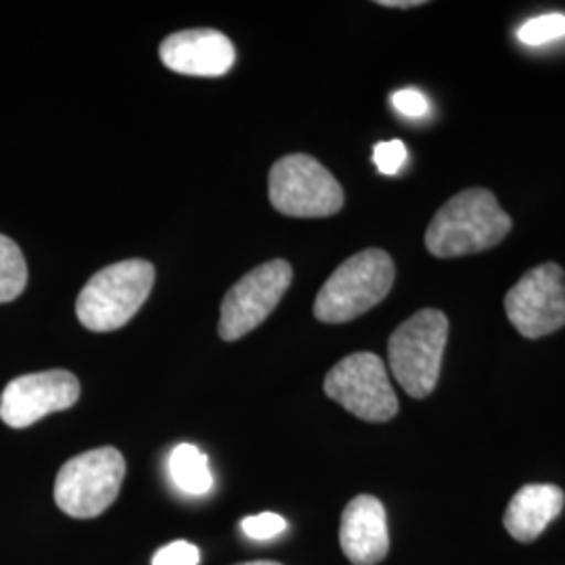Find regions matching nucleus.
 <instances>
[{"label": "nucleus", "mask_w": 565, "mask_h": 565, "mask_svg": "<svg viewBox=\"0 0 565 565\" xmlns=\"http://www.w3.org/2000/svg\"><path fill=\"white\" fill-rule=\"evenodd\" d=\"M511 218L488 189H465L436 212L425 247L436 258L480 254L505 239Z\"/></svg>", "instance_id": "f257e3e1"}, {"label": "nucleus", "mask_w": 565, "mask_h": 565, "mask_svg": "<svg viewBox=\"0 0 565 565\" xmlns=\"http://www.w3.org/2000/svg\"><path fill=\"white\" fill-rule=\"evenodd\" d=\"M394 277L396 268L387 252L364 249L327 279L315 300V317L323 323H348L382 302Z\"/></svg>", "instance_id": "f03ea898"}, {"label": "nucleus", "mask_w": 565, "mask_h": 565, "mask_svg": "<svg viewBox=\"0 0 565 565\" xmlns=\"http://www.w3.org/2000/svg\"><path fill=\"white\" fill-rule=\"evenodd\" d=\"M156 268L147 260H121L95 273L78 296L81 323L97 331H116L128 323L151 294Z\"/></svg>", "instance_id": "7ed1b4c3"}, {"label": "nucleus", "mask_w": 565, "mask_h": 565, "mask_svg": "<svg viewBox=\"0 0 565 565\" xmlns=\"http://www.w3.org/2000/svg\"><path fill=\"white\" fill-rule=\"evenodd\" d=\"M446 342L448 319L443 310L436 308L419 310L392 333L387 343V361L408 396L425 398L436 390Z\"/></svg>", "instance_id": "20e7f679"}, {"label": "nucleus", "mask_w": 565, "mask_h": 565, "mask_svg": "<svg viewBox=\"0 0 565 565\" xmlns=\"http://www.w3.org/2000/svg\"><path fill=\"white\" fill-rule=\"evenodd\" d=\"M126 461L118 448L103 446L63 465L55 478V503L76 520L99 518L120 494Z\"/></svg>", "instance_id": "39448f33"}, {"label": "nucleus", "mask_w": 565, "mask_h": 565, "mask_svg": "<svg viewBox=\"0 0 565 565\" xmlns=\"http://www.w3.org/2000/svg\"><path fill=\"white\" fill-rule=\"evenodd\" d=\"M268 198L273 207L285 216L324 218L342 210L343 189L323 163L294 153L270 168Z\"/></svg>", "instance_id": "423d86ee"}, {"label": "nucleus", "mask_w": 565, "mask_h": 565, "mask_svg": "<svg viewBox=\"0 0 565 565\" xmlns=\"http://www.w3.org/2000/svg\"><path fill=\"white\" fill-rule=\"evenodd\" d=\"M324 394L371 424H384L398 413V398L385 363L371 352L350 354L335 364L324 377Z\"/></svg>", "instance_id": "0eeeda50"}, {"label": "nucleus", "mask_w": 565, "mask_h": 565, "mask_svg": "<svg viewBox=\"0 0 565 565\" xmlns=\"http://www.w3.org/2000/svg\"><path fill=\"white\" fill-rule=\"evenodd\" d=\"M294 279V270L285 260H270L249 270L235 282L221 306L218 333L224 342H235L268 319L281 302Z\"/></svg>", "instance_id": "6e6552de"}, {"label": "nucleus", "mask_w": 565, "mask_h": 565, "mask_svg": "<svg viewBox=\"0 0 565 565\" xmlns=\"http://www.w3.org/2000/svg\"><path fill=\"white\" fill-rule=\"evenodd\" d=\"M507 317L527 338L539 340L565 324V270L555 263L527 270L505 298Z\"/></svg>", "instance_id": "1a4fd4ad"}, {"label": "nucleus", "mask_w": 565, "mask_h": 565, "mask_svg": "<svg viewBox=\"0 0 565 565\" xmlns=\"http://www.w3.org/2000/svg\"><path fill=\"white\" fill-rule=\"evenodd\" d=\"M78 398L81 382L70 371L53 369L21 375L2 390L0 419L13 429L30 427L51 413L74 406Z\"/></svg>", "instance_id": "9d476101"}, {"label": "nucleus", "mask_w": 565, "mask_h": 565, "mask_svg": "<svg viewBox=\"0 0 565 565\" xmlns=\"http://www.w3.org/2000/svg\"><path fill=\"white\" fill-rule=\"evenodd\" d=\"M160 57L177 74L216 78L233 67L235 49L223 32L200 28L168 36L160 46Z\"/></svg>", "instance_id": "9b49d317"}, {"label": "nucleus", "mask_w": 565, "mask_h": 565, "mask_svg": "<svg viewBox=\"0 0 565 565\" xmlns=\"http://www.w3.org/2000/svg\"><path fill=\"white\" fill-rule=\"evenodd\" d=\"M343 555L354 565H375L390 548L385 509L380 499L361 494L343 509L340 525Z\"/></svg>", "instance_id": "f8f14e48"}, {"label": "nucleus", "mask_w": 565, "mask_h": 565, "mask_svg": "<svg viewBox=\"0 0 565 565\" xmlns=\"http://www.w3.org/2000/svg\"><path fill=\"white\" fill-rule=\"evenodd\" d=\"M564 503L565 494L559 486H524L513 494L507 507L503 524L515 541L532 543L562 513Z\"/></svg>", "instance_id": "ddd939ff"}, {"label": "nucleus", "mask_w": 565, "mask_h": 565, "mask_svg": "<svg viewBox=\"0 0 565 565\" xmlns=\"http://www.w3.org/2000/svg\"><path fill=\"white\" fill-rule=\"evenodd\" d=\"M168 471L174 486L191 497H202L212 490L210 461L198 446L179 445L168 459Z\"/></svg>", "instance_id": "4468645a"}, {"label": "nucleus", "mask_w": 565, "mask_h": 565, "mask_svg": "<svg viewBox=\"0 0 565 565\" xmlns=\"http://www.w3.org/2000/svg\"><path fill=\"white\" fill-rule=\"evenodd\" d=\"M28 285V266L20 245L0 235V303L20 298Z\"/></svg>", "instance_id": "2eb2a0df"}, {"label": "nucleus", "mask_w": 565, "mask_h": 565, "mask_svg": "<svg viewBox=\"0 0 565 565\" xmlns=\"http://www.w3.org/2000/svg\"><path fill=\"white\" fill-rule=\"evenodd\" d=\"M565 36L564 13H548L539 15L534 20L525 21L518 30V39L527 46H541L545 42L557 41Z\"/></svg>", "instance_id": "dca6fc26"}, {"label": "nucleus", "mask_w": 565, "mask_h": 565, "mask_svg": "<svg viewBox=\"0 0 565 565\" xmlns=\"http://www.w3.org/2000/svg\"><path fill=\"white\" fill-rule=\"evenodd\" d=\"M242 530L245 536L254 541H270L287 530V522L277 513H258L252 518H245L242 522Z\"/></svg>", "instance_id": "f3484780"}, {"label": "nucleus", "mask_w": 565, "mask_h": 565, "mask_svg": "<svg viewBox=\"0 0 565 565\" xmlns=\"http://www.w3.org/2000/svg\"><path fill=\"white\" fill-rule=\"evenodd\" d=\"M408 153L403 141L394 139V141L377 142L373 149V162L377 166V170L385 177H394L403 170Z\"/></svg>", "instance_id": "a211bd4d"}, {"label": "nucleus", "mask_w": 565, "mask_h": 565, "mask_svg": "<svg viewBox=\"0 0 565 565\" xmlns=\"http://www.w3.org/2000/svg\"><path fill=\"white\" fill-rule=\"evenodd\" d=\"M200 564V551L198 546L177 541L163 546L162 551L156 553L151 565H198Z\"/></svg>", "instance_id": "6ab92c4d"}, {"label": "nucleus", "mask_w": 565, "mask_h": 565, "mask_svg": "<svg viewBox=\"0 0 565 565\" xmlns=\"http://www.w3.org/2000/svg\"><path fill=\"white\" fill-rule=\"evenodd\" d=\"M392 105L398 114H403L406 118H424L429 111V102L424 93L415 90V88H404L392 95Z\"/></svg>", "instance_id": "aec40b11"}, {"label": "nucleus", "mask_w": 565, "mask_h": 565, "mask_svg": "<svg viewBox=\"0 0 565 565\" xmlns=\"http://www.w3.org/2000/svg\"><path fill=\"white\" fill-rule=\"evenodd\" d=\"M382 7H394V9H411L424 4V0H380Z\"/></svg>", "instance_id": "412c9836"}, {"label": "nucleus", "mask_w": 565, "mask_h": 565, "mask_svg": "<svg viewBox=\"0 0 565 565\" xmlns=\"http://www.w3.org/2000/svg\"><path fill=\"white\" fill-rule=\"evenodd\" d=\"M237 565H282V564H277V562H245V564H237Z\"/></svg>", "instance_id": "4be33fe9"}]
</instances>
